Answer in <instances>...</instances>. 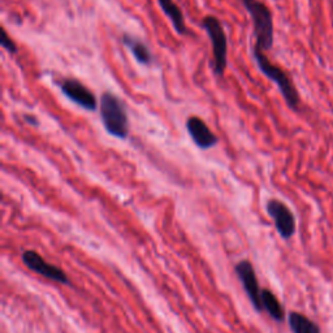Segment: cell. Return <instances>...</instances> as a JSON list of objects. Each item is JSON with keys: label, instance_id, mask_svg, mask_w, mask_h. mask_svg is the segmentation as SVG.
<instances>
[{"label": "cell", "instance_id": "6da1fadb", "mask_svg": "<svg viewBox=\"0 0 333 333\" xmlns=\"http://www.w3.org/2000/svg\"><path fill=\"white\" fill-rule=\"evenodd\" d=\"M99 112L107 133L118 140H127L129 136V116L124 102L113 93L106 91L100 97Z\"/></svg>", "mask_w": 333, "mask_h": 333}, {"label": "cell", "instance_id": "7a4b0ae2", "mask_svg": "<svg viewBox=\"0 0 333 333\" xmlns=\"http://www.w3.org/2000/svg\"><path fill=\"white\" fill-rule=\"evenodd\" d=\"M252 56L254 58L255 63H257L258 69L261 70L267 78L272 81L277 86L280 94L282 95L285 103L288 104L289 108L293 109V111H298L301 104L300 94H298V90L294 86L293 81H292L288 73L285 72L281 67L273 64L261 50L253 47Z\"/></svg>", "mask_w": 333, "mask_h": 333}, {"label": "cell", "instance_id": "3957f363", "mask_svg": "<svg viewBox=\"0 0 333 333\" xmlns=\"http://www.w3.org/2000/svg\"><path fill=\"white\" fill-rule=\"evenodd\" d=\"M243 8L247 11L252 18L254 27L255 45L254 47L261 51H270L275 40V26H273V15L263 2L261 0H239Z\"/></svg>", "mask_w": 333, "mask_h": 333}, {"label": "cell", "instance_id": "277c9868", "mask_svg": "<svg viewBox=\"0 0 333 333\" xmlns=\"http://www.w3.org/2000/svg\"><path fill=\"white\" fill-rule=\"evenodd\" d=\"M202 27L212 46V69L215 76L223 77L228 67V36L224 26L216 16L207 15L202 20Z\"/></svg>", "mask_w": 333, "mask_h": 333}, {"label": "cell", "instance_id": "5b68a950", "mask_svg": "<svg viewBox=\"0 0 333 333\" xmlns=\"http://www.w3.org/2000/svg\"><path fill=\"white\" fill-rule=\"evenodd\" d=\"M59 88L70 102L89 112H94L98 108V100L95 94L88 86L76 78H63L59 81Z\"/></svg>", "mask_w": 333, "mask_h": 333}, {"label": "cell", "instance_id": "8992f818", "mask_svg": "<svg viewBox=\"0 0 333 333\" xmlns=\"http://www.w3.org/2000/svg\"><path fill=\"white\" fill-rule=\"evenodd\" d=\"M267 212L275 223L280 236L289 239L296 233V218L284 202L279 199H270L267 202Z\"/></svg>", "mask_w": 333, "mask_h": 333}, {"label": "cell", "instance_id": "52a82bcc", "mask_svg": "<svg viewBox=\"0 0 333 333\" xmlns=\"http://www.w3.org/2000/svg\"><path fill=\"white\" fill-rule=\"evenodd\" d=\"M22 262L29 270L34 271L35 273H39L43 277L50 280H54L56 282H61V284H68L67 275L64 273L63 270H60L59 267L50 264L40 257L38 253L33 252V250H26L22 253L21 255Z\"/></svg>", "mask_w": 333, "mask_h": 333}, {"label": "cell", "instance_id": "ba28073f", "mask_svg": "<svg viewBox=\"0 0 333 333\" xmlns=\"http://www.w3.org/2000/svg\"><path fill=\"white\" fill-rule=\"evenodd\" d=\"M234 271H236L239 281L242 284L243 289H245L248 300H250L252 305L254 306V309L257 310V311H262V310H263L261 300L262 290L259 289V284H258L257 275H255L253 264L248 261L239 262V263L236 264Z\"/></svg>", "mask_w": 333, "mask_h": 333}, {"label": "cell", "instance_id": "9c48e42d", "mask_svg": "<svg viewBox=\"0 0 333 333\" xmlns=\"http://www.w3.org/2000/svg\"><path fill=\"white\" fill-rule=\"evenodd\" d=\"M185 127H186L189 136H190V138L198 149L209 150L215 147L219 143L218 136L210 129V127L204 122V120L198 117V116H190L186 120Z\"/></svg>", "mask_w": 333, "mask_h": 333}, {"label": "cell", "instance_id": "30bf717a", "mask_svg": "<svg viewBox=\"0 0 333 333\" xmlns=\"http://www.w3.org/2000/svg\"><path fill=\"white\" fill-rule=\"evenodd\" d=\"M121 42L131 51V54L133 55V58L138 64L149 67L154 63V55H152L151 50L140 38H137L129 33H124L121 36Z\"/></svg>", "mask_w": 333, "mask_h": 333}, {"label": "cell", "instance_id": "8fae6325", "mask_svg": "<svg viewBox=\"0 0 333 333\" xmlns=\"http://www.w3.org/2000/svg\"><path fill=\"white\" fill-rule=\"evenodd\" d=\"M159 7L164 12V15L170 18L172 22V26L175 31L179 35H186L188 34V27L185 24V17L182 13L181 8L173 2V0H158Z\"/></svg>", "mask_w": 333, "mask_h": 333}, {"label": "cell", "instance_id": "7c38bea8", "mask_svg": "<svg viewBox=\"0 0 333 333\" xmlns=\"http://www.w3.org/2000/svg\"><path fill=\"white\" fill-rule=\"evenodd\" d=\"M288 323L293 333H320L319 325L300 312H290L288 316Z\"/></svg>", "mask_w": 333, "mask_h": 333}, {"label": "cell", "instance_id": "4fadbf2b", "mask_svg": "<svg viewBox=\"0 0 333 333\" xmlns=\"http://www.w3.org/2000/svg\"><path fill=\"white\" fill-rule=\"evenodd\" d=\"M261 300L263 310H266L270 314V316L273 320L284 321L285 310L272 292L268 290V289H263L261 293Z\"/></svg>", "mask_w": 333, "mask_h": 333}, {"label": "cell", "instance_id": "5bb4252c", "mask_svg": "<svg viewBox=\"0 0 333 333\" xmlns=\"http://www.w3.org/2000/svg\"><path fill=\"white\" fill-rule=\"evenodd\" d=\"M0 43H2V47H3L6 51H8L9 54L16 55L18 52V47L17 45H16V42L7 34V31L4 30V29L2 30V39H0Z\"/></svg>", "mask_w": 333, "mask_h": 333}, {"label": "cell", "instance_id": "9a60e30c", "mask_svg": "<svg viewBox=\"0 0 333 333\" xmlns=\"http://www.w3.org/2000/svg\"><path fill=\"white\" fill-rule=\"evenodd\" d=\"M22 118H24V121L26 122V124L31 125V127L34 128H38L40 124L39 120H38L34 115H30V113H24V115H22Z\"/></svg>", "mask_w": 333, "mask_h": 333}]
</instances>
